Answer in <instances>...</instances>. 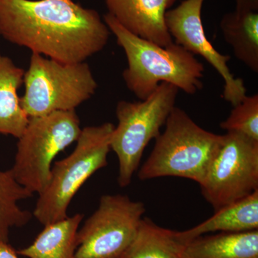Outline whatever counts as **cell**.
<instances>
[{
  "mask_svg": "<svg viewBox=\"0 0 258 258\" xmlns=\"http://www.w3.org/2000/svg\"><path fill=\"white\" fill-rule=\"evenodd\" d=\"M220 128L258 141V95L246 96L233 106L228 118L220 123Z\"/></svg>",
  "mask_w": 258,
  "mask_h": 258,
  "instance_id": "d6986e66",
  "label": "cell"
},
{
  "mask_svg": "<svg viewBox=\"0 0 258 258\" xmlns=\"http://www.w3.org/2000/svg\"><path fill=\"white\" fill-rule=\"evenodd\" d=\"M178 231L157 225L143 217L135 238L123 256L125 258H181L185 244Z\"/></svg>",
  "mask_w": 258,
  "mask_h": 258,
  "instance_id": "e0dca14e",
  "label": "cell"
},
{
  "mask_svg": "<svg viewBox=\"0 0 258 258\" xmlns=\"http://www.w3.org/2000/svg\"><path fill=\"white\" fill-rule=\"evenodd\" d=\"M181 258H258V230L200 236L185 244Z\"/></svg>",
  "mask_w": 258,
  "mask_h": 258,
  "instance_id": "4fadbf2b",
  "label": "cell"
},
{
  "mask_svg": "<svg viewBox=\"0 0 258 258\" xmlns=\"http://www.w3.org/2000/svg\"><path fill=\"white\" fill-rule=\"evenodd\" d=\"M81 131L76 110L29 118L10 169L16 181L32 194L42 192L50 181L54 159L77 142Z\"/></svg>",
  "mask_w": 258,
  "mask_h": 258,
  "instance_id": "52a82bcc",
  "label": "cell"
},
{
  "mask_svg": "<svg viewBox=\"0 0 258 258\" xmlns=\"http://www.w3.org/2000/svg\"><path fill=\"white\" fill-rule=\"evenodd\" d=\"M108 14L137 36L166 47L172 43L165 14L176 0H104Z\"/></svg>",
  "mask_w": 258,
  "mask_h": 258,
  "instance_id": "8fae6325",
  "label": "cell"
},
{
  "mask_svg": "<svg viewBox=\"0 0 258 258\" xmlns=\"http://www.w3.org/2000/svg\"><path fill=\"white\" fill-rule=\"evenodd\" d=\"M25 71L9 57L0 54V134L18 139L23 135L30 118L18 95Z\"/></svg>",
  "mask_w": 258,
  "mask_h": 258,
  "instance_id": "5bb4252c",
  "label": "cell"
},
{
  "mask_svg": "<svg viewBox=\"0 0 258 258\" xmlns=\"http://www.w3.org/2000/svg\"><path fill=\"white\" fill-rule=\"evenodd\" d=\"M120 258H125V257H124V256H122V257Z\"/></svg>",
  "mask_w": 258,
  "mask_h": 258,
  "instance_id": "7402d4cb",
  "label": "cell"
},
{
  "mask_svg": "<svg viewBox=\"0 0 258 258\" xmlns=\"http://www.w3.org/2000/svg\"><path fill=\"white\" fill-rule=\"evenodd\" d=\"M258 230V190L242 200L224 207L192 228L178 231L180 241L186 244L210 232L239 233Z\"/></svg>",
  "mask_w": 258,
  "mask_h": 258,
  "instance_id": "7c38bea8",
  "label": "cell"
},
{
  "mask_svg": "<svg viewBox=\"0 0 258 258\" xmlns=\"http://www.w3.org/2000/svg\"><path fill=\"white\" fill-rule=\"evenodd\" d=\"M33 194L19 184L11 170H0V242H9L13 227H21L31 220L32 214L19 206V202Z\"/></svg>",
  "mask_w": 258,
  "mask_h": 258,
  "instance_id": "ac0fdd59",
  "label": "cell"
},
{
  "mask_svg": "<svg viewBox=\"0 0 258 258\" xmlns=\"http://www.w3.org/2000/svg\"><path fill=\"white\" fill-rule=\"evenodd\" d=\"M83 215L76 214L45 225L30 246L18 254L28 258H76L77 233Z\"/></svg>",
  "mask_w": 258,
  "mask_h": 258,
  "instance_id": "2e32d148",
  "label": "cell"
},
{
  "mask_svg": "<svg viewBox=\"0 0 258 258\" xmlns=\"http://www.w3.org/2000/svg\"><path fill=\"white\" fill-rule=\"evenodd\" d=\"M215 212L258 190V141L227 132L200 184Z\"/></svg>",
  "mask_w": 258,
  "mask_h": 258,
  "instance_id": "ba28073f",
  "label": "cell"
},
{
  "mask_svg": "<svg viewBox=\"0 0 258 258\" xmlns=\"http://www.w3.org/2000/svg\"><path fill=\"white\" fill-rule=\"evenodd\" d=\"M110 34L96 10L74 0H0V36L59 62H86Z\"/></svg>",
  "mask_w": 258,
  "mask_h": 258,
  "instance_id": "6da1fadb",
  "label": "cell"
},
{
  "mask_svg": "<svg viewBox=\"0 0 258 258\" xmlns=\"http://www.w3.org/2000/svg\"><path fill=\"white\" fill-rule=\"evenodd\" d=\"M220 29L236 58L257 74L258 11L235 10L227 13Z\"/></svg>",
  "mask_w": 258,
  "mask_h": 258,
  "instance_id": "9a60e30c",
  "label": "cell"
},
{
  "mask_svg": "<svg viewBox=\"0 0 258 258\" xmlns=\"http://www.w3.org/2000/svg\"><path fill=\"white\" fill-rule=\"evenodd\" d=\"M235 10L258 11V0H235Z\"/></svg>",
  "mask_w": 258,
  "mask_h": 258,
  "instance_id": "ffe728a7",
  "label": "cell"
},
{
  "mask_svg": "<svg viewBox=\"0 0 258 258\" xmlns=\"http://www.w3.org/2000/svg\"><path fill=\"white\" fill-rule=\"evenodd\" d=\"M0 258H19L18 252L9 242H0Z\"/></svg>",
  "mask_w": 258,
  "mask_h": 258,
  "instance_id": "44dd1931",
  "label": "cell"
},
{
  "mask_svg": "<svg viewBox=\"0 0 258 258\" xmlns=\"http://www.w3.org/2000/svg\"><path fill=\"white\" fill-rule=\"evenodd\" d=\"M179 91L173 85L161 83L146 99L117 103L118 125L112 132L110 147L118 157V182L122 187L131 184L146 147L160 135L176 106Z\"/></svg>",
  "mask_w": 258,
  "mask_h": 258,
  "instance_id": "5b68a950",
  "label": "cell"
},
{
  "mask_svg": "<svg viewBox=\"0 0 258 258\" xmlns=\"http://www.w3.org/2000/svg\"><path fill=\"white\" fill-rule=\"evenodd\" d=\"M20 104L29 118L74 111L96 93L98 83L86 62L64 63L32 53Z\"/></svg>",
  "mask_w": 258,
  "mask_h": 258,
  "instance_id": "8992f818",
  "label": "cell"
},
{
  "mask_svg": "<svg viewBox=\"0 0 258 258\" xmlns=\"http://www.w3.org/2000/svg\"><path fill=\"white\" fill-rule=\"evenodd\" d=\"M114 127L111 123L85 127L74 152L52 166L49 184L39 194L32 213L42 225L67 218L70 203L80 188L97 171L107 166Z\"/></svg>",
  "mask_w": 258,
  "mask_h": 258,
  "instance_id": "277c9868",
  "label": "cell"
},
{
  "mask_svg": "<svg viewBox=\"0 0 258 258\" xmlns=\"http://www.w3.org/2000/svg\"><path fill=\"white\" fill-rule=\"evenodd\" d=\"M205 0H183L175 8L165 14L168 32L176 44L190 53L203 57L221 76L224 81L223 98L232 106L240 103L247 96L243 80L231 73L228 62L231 57L220 53L205 34L202 10Z\"/></svg>",
  "mask_w": 258,
  "mask_h": 258,
  "instance_id": "30bf717a",
  "label": "cell"
},
{
  "mask_svg": "<svg viewBox=\"0 0 258 258\" xmlns=\"http://www.w3.org/2000/svg\"><path fill=\"white\" fill-rule=\"evenodd\" d=\"M145 205L123 195H103L78 230L76 258H120L135 238Z\"/></svg>",
  "mask_w": 258,
  "mask_h": 258,
  "instance_id": "9c48e42d",
  "label": "cell"
},
{
  "mask_svg": "<svg viewBox=\"0 0 258 258\" xmlns=\"http://www.w3.org/2000/svg\"><path fill=\"white\" fill-rule=\"evenodd\" d=\"M103 19L124 51L128 66L122 76L129 91L139 99H146L161 83L189 95L203 88L205 67L184 47L174 42L161 46L137 36L108 13Z\"/></svg>",
  "mask_w": 258,
  "mask_h": 258,
  "instance_id": "7a4b0ae2",
  "label": "cell"
},
{
  "mask_svg": "<svg viewBox=\"0 0 258 258\" xmlns=\"http://www.w3.org/2000/svg\"><path fill=\"white\" fill-rule=\"evenodd\" d=\"M164 126L139 171V179L176 176L201 184L221 145L222 135L202 128L176 106Z\"/></svg>",
  "mask_w": 258,
  "mask_h": 258,
  "instance_id": "3957f363",
  "label": "cell"
}]
</instances>
